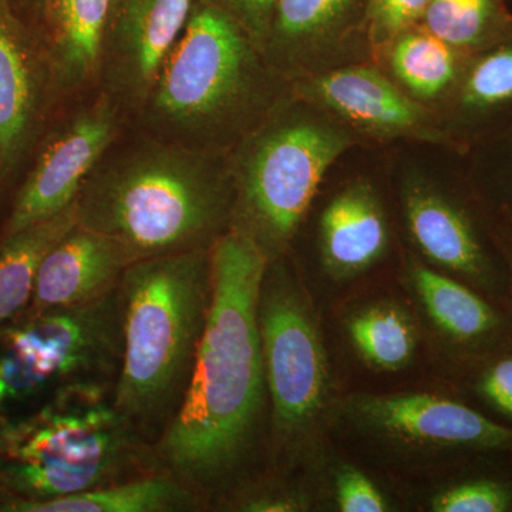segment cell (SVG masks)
<instances>
[{"label": "cell", "instance_id": "obj_1", "mask_svg": "<svg viewBox=\"0 0 512 512\" xmlns=\"http://www.w3.org/2000/svg\"><path fill=\"white\" fill-rule=\"evenodd\" d=\"M207 328L183 403L154 444L161 470L204 507L225 504L256 480L252 466L269 447V399L258 326L268 258L235 229L211 249Z\"/></svg>", "mask_w": 512, "mask_h": 512}, {"label": "cell", "instance_id": "obj_2", "mask_svg": "<svg viewBox=\"0 0 512 512\" xmlns=\"http://www.w3.org/2000/svg\"><path fill=\"white\" fill-rule=\"evenodd\" d=\"M117 141L74 201L77 224L116 241L133 264L212 249L227 234L234 215L228 156L143 133Z\"/></svg>", "mask_w": 512, "mask_h": 512}, {"label": "cell", "instance_id": "obj_3", "mask_svg": "<svg viewBox=\"0 0 512 512\" xmlns=\"http://www.w3.org/2000/svg\"><path fill=\"white\" fill-rule=\"evenodd\" d=\"M292 93L237 22L195 0L156 86L131 119L138 133L228 156Z\"/></svg>", "mask_w": 512, "mask_h": 512}, {"label": "cell", "instance_id": "obj_4", "mask_svg": "<svg viewBox=\"0 0 512 512\" xmlns=\"http://www.w3.org/2000/svg\"><path fill=\"white\" fill-rule=\"evenodd\" d=\"M119 296L123 353L113 402L154 447L183 403L207 328L211 249L134 262Z\"/></svg>", "mask_w": 512, "mask_h": 512}, {"label": "cell", "instance_id": "obj_5", "mask_svg": "<svg viewBox=\"0 0 512 512\" xmlns=\"http://www.w3.org/2000/svg\"><path fill=\"white\" fill-rule=\"evenodd\" d=\"M113 382L66 384L39 412L0 423V478L25 500H53L161 470L113 402Z\"/></svg>", "mask_w": 512, "mask_h": 512}, {"label": "cell", "instance_id": "obj_6", "mask_svg": "<svg viewBox=\"0 0 512 512\" xmlns=\"http://www.w3.org/2000/svg\"><path fill=\"white\" fill-rule=\"evenodd\" d=\"M359 146L328 111L292 93L228 154L231 228L268 261L285 258L330 168Z\"/></svg>", "mask_w": 512, "mask_h": 512}, {"label": "cell", "instance_id": "obj_7", "mask_svg": "<svg viewBox=\"0 0 512 512\" xmlns=\"http://www.w3.org/2000/svg\"><path fill=\"white\" fill-rule=\"evenodd\" d=\"M258 326L269 399V453L284 467L318 429L330 382L311 303L285 258L266 265Z\"/></svg>", "mask_w": 512, "mask_h": 512}, {"label": "cell", "instance_id": "obj_8", "mask_svg": "<svg viewBox=\"0 0 512 512\" xmlns=\"http://www.w3.org/2000/svg\"><path fill=\"white\" fill-rule=\"evenodd\" d=\"M397 200L413 255L511 311L507 262L458 154L436 173L404 164Z\"/></svg>", "mask_w": 512, "mask_h": 512}, {"label": "cell", "instance_id": "obj_9", "mask_svg": "<svg viewBox=\"0 0 512 512\" xmlns=\"http://www.w3.org/2000/svg\"><path fill=\"white\" fill-rule=\"evenodd\" d=\"M340 416L363 437L409 457L480 456L512 450V427L440 394H353Z\"/></svg>", "mask_w": 512, "mask_h": 512}, {"label": "cell", "instance_id": "obj_10", "mask_svg": "<svg viewBox=\"0 0 512 512\" xmlns=\"http://www.w3.org/2000/svg\"><path fill=\"white\" fill-rule=\"evenodd\" d=\"M126 119L123 111L99 92L53 127L16 195L3 237L73 205L101 158L119 140Z\"/></svg>", "mask_w": 512, "mask_h": 512}, {"label": "cell", "instance_id": "obj_11", "mask_svg": "<svg viewBox=\"0 0 512 512\" xmlns=\"http://www.w3.org/2000/svg\"><path fill=\"white\" fill-rule=\"evenodd\" d=\"M363 144L410 143L453 151L436 111L404 94L375 63L336 67L292 84Z\"/></svg>", "mask_w": 512, "mask_h": 512}, {"label": "cell", "instance_id": "obj_12", "mask_svg": "<svg viewBox=\"0 0 512 512\" xmlns=\"http://www.w3.org/2000/svg\"><path fill=\"white\" fill-rule=\"evenodd\" d=\"M195 0H113L101 47L99 92L133 117L150 96Z\"/></svg>", "mask_w": 512, "mask_h": 512}, {"label": "cell", "instance_id": "obj_13", "mask_svg": "<svg viewBox=\"0 0 512 512\" xmlns=\"http://www.w3.org/2000/svg\"><path fill=\"white\" fill-rule=\"evenodd\" d=\"M367 0H276L265 59L289 84L313 74L372 62Z\"/></svg>", "mask_w": 512, "mask_h": 512}, {"label": "cell", "instance_id": "obj_14", "mask_svg": "<svg viewBox=\"0 0 512 512\" xmlns=\"http://www.w3.org/2000/svg\"><path fill=\"white\" fill-rule=\"evenodd\" d=\"M404 281L451 365L470 376L512 349V313L470 286L407 255Z\"/></svg>", "mask_w": 512, "mask_h": 512}, {"label": "cell", "instance_id": "obj_15", "mask_svg": "<svg viewBox=\"0 0 512 512\" xmlns=\"http://www.w3.org/2000/svg\"><path fill=\"white\" fill-rule=\"evenodd\" d=\"M56 100L42 40L12 0H0V180L29 156Z\"/></svg>", "mask_w": 512, "mask_h": 512}, {"label": "cell", "instance_id": "obj_16", "mask_svg": "<svg viewBox=\"0 0 512 512\" xmlns=\"http://www.w3.org/2000/svg\"><path fill=\"white\" fill-rule=\"evenodd\" d=\"M131 264L116 241L76 224L43 259L30 311L79 308L100 301L119 288Z\"/></svg>", "mask_w": 512, "mask_h": 512}, {"label": "cell", "instance_id": "obj_17", "mask_svg": "<svg viewBox=\"0 0 512 512\" xmlns=\"http://www.w3.org/2000/svg\"><path fill=\"white\" fill-rule=\"evenodd\" d=\"M392 242L379 190L366 178L340 187L319 218L320 262L330 278L346 281L379 264Z\"/></svg>", "mask_w": 512, "mask_h": 512}, {"label": "cell", "instance_id": "obj_18", "mask_svg": "<svg viewBox=\"0 0 512 512\" xmlns=\"http://www.w3.org/2000/svg\"><path fill=\"white\" fill-rule=\"evenodd\" d=\"M439 117L457 154L512 128V33L471 55Z\"/></svg>", "mask_w": 512, "mask_h": 512}, {"label": "cell", "instance_id": "obj_19", "mask_svg": "<svg viewBox=\"0 0 512 512\" xmlns=\"http://www.w3.org/2000/svg\"><path fill=\"white\" fill-rule=\"evenodd\" d=\"M111 6L113 0H49L39 37L49 59L57 99L97 84Z\"/></svg>", "mask_w": 512, "mask_h": 512}, {"label": "cell", "instance_id": "obj_20", "mask_svg": "<svg viewBox=\"0 0 512 512\" xmlns=\"http://www.w3.org/2000/svg\"><path fill=\"white\" fill-rule=\"evenodd\" d=\"M470 57L419 25L390 40L373 56V63L410 99L439 116Z\"/></svg>", "mask_w": 512, "mask_h": 512}, {"label": "cell", "instance_id": "obj_21", "mask_svg": "<svg viewBox=\"0 0 512 512\" xmlns=\"http://www.w3.org/2000/svg\"><path fill=\"white\" fill-rule=\"evenodd\" d=\"M204 508L190 488L164 470L69 497L53 500L12 497L0 504V511L13 512H191Z\"/></svg>", "mask_w": 512, "mask_h": 512}, {"label": "cell", "instance_id": "obj_22", "mask_svg": "<svg viewBox=\"0 0 512 512\" xmlns=\"http://www.w3.org/2000/svg\"><path fill=\"white\" fill-rule=\"evenodd\" d=\"M76 224L73 204L55 217L3 237L0 244V325L19 316L32 302L43 259Z\"/></svg>", "mask_w": 512, "mask_h": 512}, {"label": "cell", "instance_id": "obj_23", "mask_svg": "<svg viewBox=\"0 0 512 512\" xmlns=\"http://www.w3.org/2000/svg\"><path fill=\"white\" fill-rule=\"evenodd\" d=\"M345 330L360 360L379 372L406 369L419 348L416 320L404 306L390 299L357 306L346 318Z\"/></svg>", "mask_w": 512, "mask_h": 512}, {"label": "cell", "instance_id": "obj_24", "mask_svg": "<svg viewBox=\"0 0 512 512\" xmlns=\"http://www.w3.org/2000/svg\"><path fill=\"white\" fill-rule=\"evenodd\" d=\"M421 25L460 52L476 55L511 35L512 12L505 0H431Z\"/></svg>", "mask_w": 512, "mask_h": 512}, {"label": "cell", "instance_id": "obj_25", "mask_svg": "<svg viewBox=\"0 0 512 512\" xmlns=\"http://www.w3.org/2000/svg\"><path fill=\"white\" fill-rule=\"evenodd\" d=\"M458 156L468 183L491 221L512 229V128Z\"/></svg>", "mask_w": 512, "mask_h": 512}, {"label": "cell", "instance_id": "obj_26", "mask_svg": "<svg viewBox=\"0 0 512 512\" xmlns=\"http://www.w3.org/2000/svg\"><path fill=\"white\" fill-rule=\"evenodd\" d=\"M433 512H512V478L477 474L441 485L429 500Z\"/></svg>", "mask_w": 512, "mask_h": 512}, {"label": "cell", "instance_id": "obj_27", "mask_svg": "<svg viewBox=\"0 0 512 512\" xmlns=\"http://www.w3.org/2000/svg\"><path fill=\"white\" fill-rule=\"evenodd\" d=\"M52 389L53 384L13 339L8 326L0 325V410L29 402Z\"/></svg>", "mask_w": 512, "mask_h": 512}, {"label": "cell", "instance_id": "obj_28", "mask_svg": "<svg viewBox=\"0 0 512 512\" xmlns=\"http://www.w3.org/2000/svg\"><path fill=\"white\" fill-rule=\"evenodd\" d=\"M431 0H367L366 35L373 56L404 30L423 23Z\"/></svg>", "mask_w": 512, "mask_h": 512}, {"label": "cell", "instance_id": "obj_29", "mask_svg": "<svg viewBox=\"0 0 512 512\" xmlns=\"http://www.w3.org/2000/svg\"><path fill=\"white\" fill-rule=\"evenodd\" d=\"M228 510L244 512H301L311 508V495L282 478H258L235 494Z\"/></svg>", "mask_w": 512, "mask_h": 512}, {"label": "cell", "instance_id": "obj_30", "mask_svg": "<svg viewBox=\"0 0 512 512\" xmlns=\"http://www.w3.org/2000/svg\"><path fill=\"white\" fill-rule=\"evenodd\" d=\"M333 498L343 512L392 511L389 498L375 481L350 464H339L333 471Z\"/></svg>", "mask_w": 512, "mask_h": 512}, {"label": "cell", "instance_id": "obj_31", "mask_svg": "<svg viewBox=\"0 0 512 512\" xmlns=\"http://www.w3.org/2000/svg\"><path fill=\"white\" fill-rule=\"evenodd\" d=\"M468 380L481 402L512 423V349L487 360Z\"/></svg>", "mask_w": 512, "mask_h": 512}, {"label": "cell", "instance_id": "obj_32", "mask_svg": "<svg viewBox=\"0 0 512 512\" xmlns=\"http://www.w3.org/2000/svg\"><path fill=\"white\" fill-rule=\"evenodd\" d=\"M221 10L245 33L259 49L264 50L266 37L271 29L276 0H200Z\"/></svg>", "mask_w": 512, "mask_h": 512}, {"label": "cell", "instance_id": "obj_33", "mask_svg": "<svg viewBox=\"0 0 512 512\" xmlns=\"http://www.w3.org/2000/svg\"><path fill=\"white\" fill-rule=\"evenodd\" d=\"M13 6L20 16L36 30L39 35L40 26L45 19L49 0H12Z\"/></svg>", "mask_w": 512, "mask_h": 512}, {"label": "cell", "instance_id": "obj_34", "mask_svg": "<svg viewBox=\"0 0 512 512\" xmlns=\"http://www.w3.org/2000/svg\"><path fill=\"white\" fill-rule=\"evenodd\" d=\"M493 228L495 238H497L505 262H507L508 278H510V309L512 312V229L501 227V225L494 224V222Z\"/></svg>", "mask_w": 512, "mask_h": 512}]
</instances>
